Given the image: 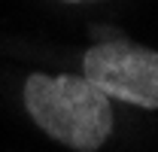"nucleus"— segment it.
Segmentation results:
<instances>
[{"mask_svg": "<svg viewBox=\"0 0 158 152\" xmlns=\"http://www.w3.org/2000/svg\"><path fill=\"white\" fill-rule=\"evenodd\" d=\"M24 103L52 140L76 152H94L113 131L110 97L85 76L34 73L24 85Z\"/></svg>", "mask_w": 158, "mask_h": 152, "instance_id": "f257e3e1", "label": "nucleus"}, {"mask_svg": "<svg viewBox=\"0 0 158 152\" xmlns=\"http://www.w3.org/2000/svg\"><path fill=\"white\" fill-rule=\"evenodd\" d=\"M85 79L106 97L134 107H158V52L125 40L100 43L85 55Z\"/></svg>", "mask_w": 158, "mask_h": 152, "instance_id": "f03ea898", "label": "nucleus"}]
</instances>
